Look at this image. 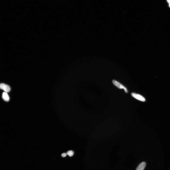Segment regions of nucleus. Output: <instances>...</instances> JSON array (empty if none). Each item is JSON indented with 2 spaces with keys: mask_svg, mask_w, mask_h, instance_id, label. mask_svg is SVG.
Listing matches in <instances>:
<instances>
[{
  "mask_svg": "<svg viewBox=\"0 0 170 170\" xmlns=\"http://www.w3.org/2000/svg\"><path fill=\"white\" fill-rule=\"evenodd\" d=\"M8 93L4 92L2 94V97L3 99L5 101L8 102L10 100V98Z\"/></svg>",
  "mask_w": 170,
  "mask_h": 170,
  "instance_id": "39448f33",
  "label": "nucleus"
},
{
  "mask_svg": "<svg viewBox=\"0 0 170 170\" xmlns=\"http://www.w3.org/2000/svg\"><path fill=\"white\" fill-rule=\"evenodd\" d=\"M146 163L143 162L141 163L137 168L136 170H143L146 167Z\"/></svg>",
  "mask_w": 170,
  "mask_h": 170,
  "instance_id": "20e7f679",
  "label": "nucleus"
},
{
  "mask_svg": "<svg viewBox=\"0 0 170 170\" xmlns=\"http://www.w3.org/2000/svg\"><path fill=\"white\" fill-rule=\"evenodd\" d=\"M131 96L135 98L142 102H145L146 100L141 95L134 93H132L131 94Z\"/></svg>",
  "mask_w": 170,
  "mask_h": 170,
  "instance_id": "7ed1b4c3",
  "label": "nucleus"
},
{
  "mask_svg": "<svg viewBox=\"0 0 170 170\" xmlns=\"http://www.w3.org/2000/svg\"><path fill=\"white\" fill-rule=\"evenodd\" d=\"M112 82L113 84L115 86L119 89H124L125 90V93H128V91L127 88L120 83L114 80H113Z\"/></svg>",
  "mask_w": 170,
  "mask_h": 170,
  "instance_id": "f257e3e1",
  "label": "nucleus"
},
{
  "mask_svg": "<svg viewBox=\"0 0 170 170\" xmlns=\"http://www.w3.org/2000/svg\"><path fill=\"white\" fill-rule=\"evenodd\" d=\"M0 88L1 89L4 90V92L7 93L9 92L11 90V89L10 87L4 83H1L0 85Z\"/></svg>",
  "mask_w": 170,
  "mask_h": 170,
  "instance_id": "f03ea898",
  "label": "nucleus"
},
{
  "mask_svg": "<svg viewBox=\"0 0 170 170\" xmlns=\"http://www.w3.org/2000/svg\"><path fill=\"white\" fill-rule=\"evenodd\" d=\"M67 153L69 156L72 157L74 154V152L70 150L68 151Z\"/></svg>",
  "mask_w": 170,
  "mask_h": 170,
  "instance_id": "423d86ee",
  "label": "nucleus"
},
{
  "mask_svg": "<svg viewBox=\"0 0 170 170\" xmlns=\"http://www.w3.org/2000/svg\"><path fill=\"white\" fill-rule=\"evenodd\" d=\"M169 7H170V3H169Z\"/></svg>",
  "mask_w": 170,
  "mask_h": 170,
  "instance_id": "1a4fd4ad",
  "label": "nucleus"
},
{
  "mask_svg": "<svg viewBox=\"0 0 170 170\" xmlns=\"http://www.w3.org/2000/svg\"><path fill=\"white\" fill-rule=\"evenodd\" d=\"M67 155V153H63L62 154L61 156L62 157H65Z\"/></svg>",
  "mask_w": 170,
  "mask_h": 170,
  "instance_id": "0eeeda50",
  "label": "nucleus"
},
{
  "mask_svg": "<svg viewBox=\"0 0 170 170\" xmlns=\"http://www.w3.org/2000/svg\"><path fill=\"white\" fill-rule=\"evenodd\" d=\"M167 1L169 4L170 3V0H167Z\"/></svg>",
  "mask_w": 170,
  "mask_h": 170,
  "instance_id": "6e6552de",
  "label": "nucleus"
}]
</instances>
